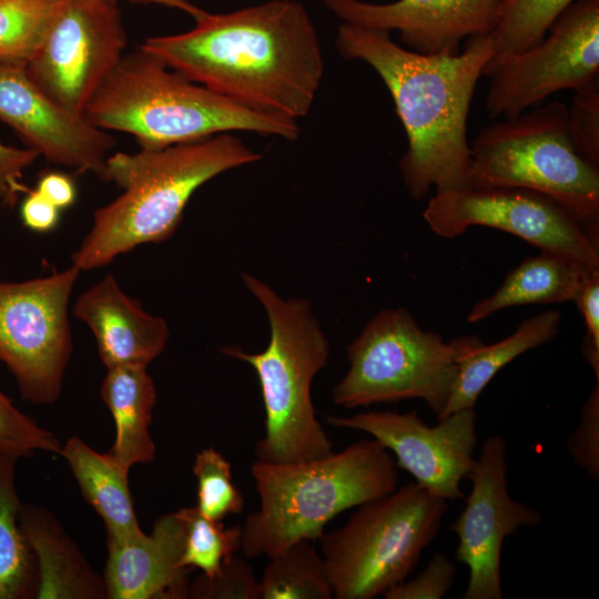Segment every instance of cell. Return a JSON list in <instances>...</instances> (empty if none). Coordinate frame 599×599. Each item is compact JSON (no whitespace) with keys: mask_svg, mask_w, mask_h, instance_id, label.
<instances>
[{"mask_svg":"<svg viewBox=\"0 0 599 599\" xmlns=\"http://www.w3.org/2000/svg\"><path fill=\"white\" fill-rule=\"evenodd\" d=\"M185 32L150 37L140 49L190 80L255 112L298 121L319 90L325 63L314 21L297 0L204 11Z\"/></svg>","mask_w":599,"mask_h":599,"instance_id":"obj_1","label":"cell"},{"mask_svg":"<svg viewBox=\"0 0 599 599\" xmlns=\"http://www.w3.org/2000/svg\"><path fill=\"white\" fill-rule=\"evenodd\" d=\"M335 44L344 59L368 64L389 91L407 138L399 169L408 194L420 200L432 187H468L467 120L495 53L491 34L466 39L458 53L420 54L397 44L388 31L342 22Z\"/></svg>","mask_w":599,"mask_h":599,"instance_id":"obj_2","label":"cell"},{"mask_svg":"<svg viewBox=\"0 0 599 599\" xmlns=\"http://www.w3.org/2000/svg\"><path fill=\"white\" fill-rule=\"evenodd\" d=\"M262 154L231 133L163 149L116 152L106 162L108 182L122 192L97 209L71 264L100 268L148 243L171 238L194 192L221 173L257 162Z\"/></svg>","mask_w":599,"mask_h":599,"instance_id":"obj_3","label":"cell"},{"mask_svg":"<svg viewBox=\"0 0 599 599\" xmlns=\"http://www.w3.org/2000/svg\"><path fill=\"white\" fill-rule=\"evenodd\" d=\"M105 131L131 134L156 150L234 131L296 140V121L255 112L170 69L140 48L124 53L85 106Z\"/></svg>","mask_w":599,"mask_h":599,"instance_id":"obj_4","label":"cell"},{"mask_svg":"<svg viewBox=\"0 0 599 599\" xmlns=\"http://www.w3.org/2000/svg\"><path fill=\"white\" fill-rule=\"evenodd\" d=\"M251 474L260 509L242 525L241 550L247 558H270L300 540H319L341 512L387 496L398 485L395 460L375 438L306 461L256 460Z\"/></svg>","mask_w":599,"mask_h":599,"instance_id":"obj_5","label":"cell"},{"mask_svg":"<svg viewBox=\"0 0 599 599\" xmlns=\"http://www.w3.org/2000/svg\"><path fill=\"white\" fill-rule=\"evenodd\" d=\"M242 280L267 314L270 342L261 353L235 345L220 352L250 364L257 374L265 420L254 448L256 460L284 464L325 457L333 453V443L317 420L311 385L327 364L329 344L312 303L282 298L251 274L243 273Z\"/></svg>","mask_w":599,"mask_h":599,"instance_id":"obj_6","label":"cell"},{"mask_svg":"<svg viewBox=\"0 0 599 599\" xmlns=\"http://www.w3.org/2000/svg\"><path fill=\"white\" fill-rule=\"evenodd\" d=\"M568 105L550 101L484 126L470 145L468 187H518L571 213L599 243V167L576 150Z\"/></svg>","mask_w":599,"mask_h":599,"instance_id":"obj_7","label":"cell"},{"mask_svg":"<svg viewBox=\"0 0 599 599\" xmlns=\"http://www.w3.org/2000/svg\"><path fill=\"white\" fill-rule=\"evenodd\" d=\"M447 500L417 483L365 502L319 538L336 599H373L406 580L437 537Z\"/></svg>","mask_w":599,"mask_h":599,"instance_id":"obj_8","label":"cell"},{"mask_svg":"<svg viewBox=\"0 0 599 599\" xmlns=\"http://www.w3.org/2000/svg\"><path fill=\"white\" fill-rule=\"evenodd\" d=\"M349 369L333 389L345 408L422 399L438 417L458 375L455 351L403 308L378 312L347 346Z\"/></svg>","mask_w":599,"mask_h":599,"instance_id":"obj_9","label":"cell"},{"mask_svg":"<svg viewBox=\"0 0 599 599\" xmlns=\"http://www.w3.org/2000/svg\"><path fill=\"white\" fill-rule=\"evenodd\" d=\"M81 270L27 281H0V363L14 377L23 400L55 403L62 392L73 342L69 303Z\"/></svg>","mask_w":599,"mask_h":599,"instance_id":"obj_10","label":"cell"},{"mask_svg":"<svg viewBox=\"0 0 599 599\" xmlns=\"http://www.w3.org/2000/svg\"><path fill=\"white\" fill-rule=\"evenodd\" d=\"M536 45L487 62L490 118H515L558 91L599 79V0H575Z\"/></svg>","mask_w":599,"mask_h":599,"instance_id":"obj_11","label":"cell"},{"mask_svg":"<svg viewBox=\"0 0 599 599\" xmlns=\"http://www.w3.org/2000/svg\"><path fill=\"white\" fill-rule=\"evenodd\" d=\"M430 230L454 238L470 226L511 233L540 252L565 257L588 272L599 271V243L552 199L518 187H465L435 193L423 213Z\"/></svg>","mask_w":599,"mask_h":599,"instance_id":"obj_12","label":"cell"},{"mask_svg":"<svg viewBox=\"0 0 599 599\" xmlns=\"http://www.w3.org/2000/svg\"><path fill=\"white\" fill-rule=\"evenodd\" d=\"M126 43L118 0H61L26 69L54 103L83 115L89 101L118 65Z\"/></svg>","mask_w":599,"mask_h":599,"instance_id":"obj_13","label":"cell"},{"mask_svg":"<svg viewBox=\"0 0 599 599\" xmlns=\"http://www.w3.org/2000/svg\"><path fill=\"white\" fill-rule=\"evenodd\" d=\"M507 444L489 436L468 474L471 491L449 529L458 537L456 559L469 578L463 599H501L500 556L504 540L522 527L538 526L541 514L512 499L507 481Z\"/></svg>","mask_w":599,"mask_h":599,"instance_id":"obj_14","label":"cell"},{"mask_svg":"<svg viewBox=\"0 0 599 599\" xmlns=\"http://www.w3.org/2000/svg\"><path fill=\"white\" fill-rule=\"evenodd\" d=\"M333 427L365 432L396 456L397 468L416 483L446 499L464 497L460 484L475 464L477 445L475 408L455 412L438 424H425L416 410L363 412L326 416Z\"/></svg>","mask_w":599,"mask_h":599,"instance_id":"obj_15","label":"cell"},{"mask_svg":"<svg viewBox=\"0 0 599 599\" xmlns=\"http://www.w3.org/2000/svg\"><path fill=\"white\" fill-rule=\"evenodd\" d=\"M0 121L48 162L108 182L106 162L116 141L84 115L54 103L30 79L24 63L0 59Z\"/></svg>","mask_w":599,"mask_h":599,"instance_id":"obj_16","label":"cell"},{"mask_svg":"<svg viewBox=\"0 0 599 599\" xmlns=\"http://www.w3.org/2000/svg\"><path fill=\"white\" fill-rule=\"evenodd\" d=\"M342 22L398 31L407 49L420 54L458 53L461 41L491 34L504 0H323Z\"/></svg>","mask_w":599,"mask_h":599,"instance_id":"obj_17","label":"cell"},{"mask_svg":"<svg viewBox=\"0 0 599 599\" xmlns=\"http://www.w3.org/2000/svg\"><path fill=\"white\" fill-rule=\"evenodd\" d=\"M185 528L176 512L156 518L150 534L106 541L108 599H185L190 568L180 565Z\"/></svg>","mask_w":599,"mask_h":599,"instance_id":"obj_18","label":"cell"},{"mask_svg":"<svg viewBox=\"0 0 599 599\" xmlns=\"http://www.w3.org/2000/svg\"><path fill=\"white\" fill-rule=\"evenodd\" d=\"M72 314L91 329L99 357L106 368L149 365L163 353L170 337L165 319L145 311L112 274L83 291L75 300Z\"/></svg>","mask_w":599,"mask_h":599,"instance_id":"obj_19","label":"cell"},{"mask_svg":"<svg viewBox=\"0 0 599 599\" xmlns=\"http://www.w3.org/2000/svg\"><path fill=\"white\" fill-rule=\"evenodd\" d=\"M20 522L37 561L35 599H108L103 575L47 508L22 504Z\"/></svg>","mask_w":599,"mask_h":599,"instance_id":"obj_20","label":"cell"},{"mask_svg":"<svg viewBox=\"0 0 599 599\" xmlns=\"http://www.w3.org/2000/svg\"><path fill=\"white\" fill-rule=\"evenodd\" d=\"M560 322L558 311H546L525 319L515 333L491 345H485L474 335L449 341L455 351L458 375L438 420L455 412L475 408L479 395L493 377L522 353L551 341L559 331Z\"/></svg>","mask_w":599,"mask_h":599,"instance_id":"obj_21","label":"cell"},{"mask_svg":"<svg viewBox=\"0 0 599 599\" xmlns=\"http://www.w3.org/2000/svg\"><path fill=\"white\" fill-rule=\"evenodd\" d=\"M100 395L115 425V439L108 453L128 471L136 464L153 461L156 447L150 425L156 405V387L148 365L106 368Z\"/></svg>","mask_w":599,"mask_h":599,"instance_id":"obj_22","label":"cell"},{"mask_svg":"<svg viewBox=\"0 0 599 599\" xmlns=\"http://www.w3.org/2000/svg\"><path fill=\"white\" fill-rule=\"evenodd\" d=\"M60 456L68 463L83 498L104 522L108 541L140 536L132 500L129 473L109 454L91 448L77 436L62 444Z\"/></svg>","mask_w":599,"mask_h":599,"instance_id":"obj_23","label":"cell"},{"mask_svg":"<svg viewBox=\"0 0 599 599\" xmlns=\"http://www.w3.org/2000/svg\"><path fill=\"white\" fill-rule=\"evenodd\" d=\"M588 273L572 261L554 254L541 252L527 257L506 275L491 296L475 304L467 321L477 323L511 306L572 301Z\"/></svg>","mask_w":599,"mask_h":599,"instance_id":"obj_24","label":"cell"},{"mask_svg":"<svg viewBox=\"0 0 599 599\" xmlns=\"http://www.w3.org/2000/svg\"><path fill=\"white\" fill-rule=\"evenodd\" d=\"M19 459L0 455V599H35L38 568L20 522Z\"/></svg>","mask_w":599,"mask_h":599,"instance_id":"obj_25","label":"cell"},{"mask_svg":"<svg viewBox=\"0 0 599 599\" xmlns=\"http://www.w3.org/2000/svg\"><path fill=\"white\" fill-rule=\"evenodd\" d=\"M312 540H300L270 557L260 580V599H331L333 589Z\"/></svg>","mask_w":599,"mask_h":599,"instance_id":"obj_26","label":"cell"},{"mask_svg":"<svg viewBox=\"0 0 599 599\" xmlns=\"http://www.w3.org/2000/svg\"><path fill=\"white\" fill-rule=\"evenodd\" d=\"M573 1L504 0L491 33L495 47L491 59H504L536 45Z\"/></svg>","mask_w":599,"mask_h":599,"instance_id":"obj_27","label":"cell"},{"mask_svg":"<svg viewBox=\"0 0 599 599\" xmlns=\"http://www.w3.org/2000/svg\"><path fill=\"white\" fill-rule=\"evenodd\" d=\"M61 0H0V59L24 63L35 54Z\"/></svg>","mask_w":599,"mask_h":599,"instance_id":"obj_28","label":"cell"},{"mask_svg":"<svg viewBox=\"0 0 599 599\" xmlns=\"http://www.w3.org/2000/svg\"><path fill=\"white\" fill-rule=\"evenodd\" d=\"M175 512L185 528L182 567L196 568L212 577L241 549L242 525L225 528L222 521L203 516L196 506L183 507Z\"/></svg>","mask_w":599,"mask_h":599,"instance_id":"obj_29","label":"cell"},{"mask_svg":"<svg viewBox=\"0 0 599 599\" xmlns=\"http://www.w3.org/2000/svg\"><path fill=\"white\" fill-rule=\"evenodd\" d=\"M197 481L196 508L206 518L222 521L244 509V498L232 481L230 461L213 447L199 451L193 464Z\"/></svg>","mask_w":599,"mask_h":599,"instance_id":"obj_30","label":"cell"},{"mask_svg":"<svg viewBox=\"0 0 599 599\" xmlns=\"http://www.w3.org/2000/svg\"><path fill=\"white\" fill-rule=\"evenodd\" d=\"M61 447L51 430L22 413L0 389V455L17 459L37 451L60 455Z\"/></svg>","mask_w":599,"mask_h":599,"instance_id":"obj_31","label":"cell"},{"mask_svg":"<svg viewBox=\"0 0 599 599\" xmlns=\"http://www.w3.org/2000/svg\"><path fill=\"white\" fill-rule=\"evenodd\" d=\"M187 598L193 599H260V580L251 565L235 555L224 561L221 570L207 577L199 575L190 581Z\"/></svg>","mask_w":599,"mask_h":599,"instance_id":"obj_32","label":"cell"},{"mask_svg":"<svg viewBox=\"0 0 599 599\" xmlns=\"http://www.w3.org/2000/svg\"><path fill=\"white\" fill-rule=\"evenodd\" d=\"M567 125L578 153L599 167V79L573 91Z\"/></svg>","mask_w":599,"mask_h":599,"instance_id":"obj_33","label":"cell"},{"mask_svg":"<svg viewBox=\"0 0 599 599\" xmlns=\"http://www.w3.org/2000/svg\"><path fill=\"white\" fill-rule=\"evenodd\" d=\"M573 463L589 478L599 479V382L586 399L580 420L567 440Z\"/></svg>","mask_w":599,"mask_h":599,"instance_id":"obj_34","label":"cell"},{"mask_svg":"<svg viewBox=\"0 0 599 599\" xmlns=\"http://www.w3.org/2000/svg\"><path fill=\"white\" fill-rule=\"evenodd\" d=\"M455 575L456 568L449 557L444 552H436L415 578L393 587L384 593V598L439 599L451 588Z\"/></svg>","mask_w":599,"mask_h":599,"instance_id":"obj_35","label":"cell"},{"mask_svg":"<svg viewBox=\"0 0 599 599\" xmlns=\"http://www.w3.org/2000/svg\"><path fill=\"white\" fill-rule=\"evenodd\" d=\"M586 323L582 353L599 380V271L588 273L573 298Z\"/></svg>","mask_w":599,"mask_h":599,"instance_id":"obj_36","label":"cell"},{"mask_svg":"<svg viewBox=\"0 0 599 599\" xmlns=\"http://www.w3.org/2000/svg\"><path fill=\"white\" fill-rule=\"evenodd\" d=\"M40 158L27 146L18 148L0 141V205L13 207L19 195L29 189L22 183L24 172Z\"/></svg>","mask_w":599,"mask_h":599,"instance_id":"obj_37","label":"cell"},{"mask_svg":"<svg viewBox=\"0 0 599 599\" xmlns=\"http://www.w3.org/2000/svg\"><path fill=\"white\" fill-rule=\"evenodd\" d=\"M26 193L20 207L23 225L37 233H47L53 230L58 225L60 210L35 189L28 190Z\"/></svg>","mask_w":599,"mask_h":599,"instance_id":"obj_38","label":"cell"},{"mask_svg":"<svg viewBox=\"0 0 599 599\" xmlns=\"http://www.w3.org/2000/svg\"><path fill=\"white\" fill-rule=\"evenodd\" d=\"M35 190L59 210L72 205L77 197L73 180L61 172H47L38 181Z\"/></svg>","mask_w":599,"mask_h":599,"instance_id":"obj_39","label":"cell"},{"mask_svg":"<svg viewBox=\"0 0 599 599\" xmlns=\"http://www.w3.org/2000/svg\"><path fill=\"white\" fill-rule=\"evenodd\" d=\"M134 1L156 3V4L165 6L169 8L179 9L187 13L189 16H191L193 19L197 18L205 11L196 7L189 0H134Z\"/></svg>","mask_w":599,"mask_h":599,"instance_id":"obj_40","label":"cell"}]
</instances>
